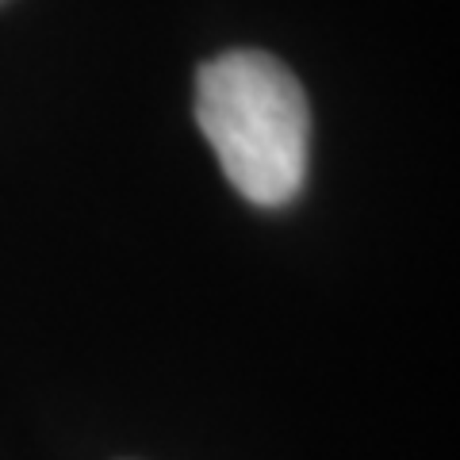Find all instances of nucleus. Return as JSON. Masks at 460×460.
Segmentation results:
<instances>
[{"instance_id":"nucleus-1","label":"nucleus","mask_w":460,"mask_h":460,"mask_svg":"<svg viewBox=\"0 0 460 460\" xmlns=\"http://www.w3.org/2000/svg\"><path fill=\"white\" fill-rule=\"evenodd\" d=\"M196 123L226 181L257 208H284L307 181L311 108L265 50H226L196 74Z\"/></svg>"}]
</instances>
